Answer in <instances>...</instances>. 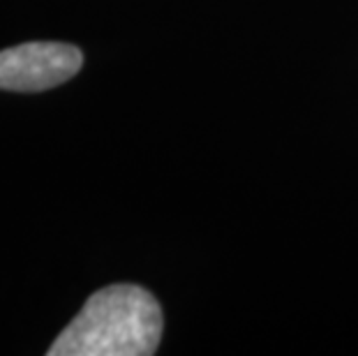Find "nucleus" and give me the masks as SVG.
Segmentation results:
<instances>
[{"instance_id":"f257e3e1","label":"nucleus","mask_w":358,"mask_h":356,"mask_svg":"<svg viewBox=\"0 0 358 356\" xmlns=\"http://www.w3.org/2000/svg\"><path fill=\"white\" fill-rule=\"evenodd\" d=\"M162 310L136 285L95 292L53 340L49 356H150L162 338Z\"/></svg>"},{"instance_id":"f03ea898","label":"nucleus","mask_w":358,"mask_h":356,"mask_svg":"<svg viewBox=\"0 0 358 356\" xmlns=\"http://www.w3.org/2000/svg\"><path fill=\"white\" fill-rule=\"evenodd\" d=\"M83 54L65 42H26L0 51V90L40 93L79 74Z\"/></svg>"}]
</instances>
